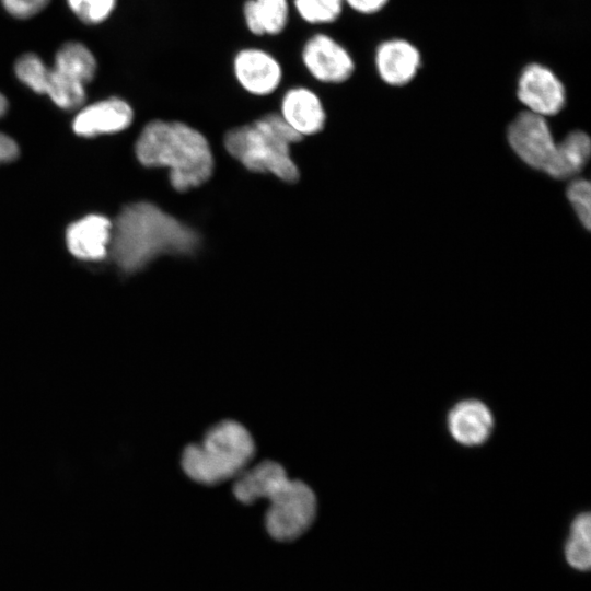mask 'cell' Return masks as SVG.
I'll list each match as a JSON object with an SVG mask.
<instances>
[{
  "mask_svg": "<svg viewBox=\"0 0 591 591\" xmlns=\"http://www.w3.org/2000/svg\"><path fill=\"white\" fill-rule=\"evenodd\" d=\"M517 96L526 111L543 117L554 116L566 104V88L551 68L531 62L520 72Z\"/></svg>",
  "mask_w": 591,
  "mask_h": 591,
  "instance_id": "cell-10",
  "label": "cell"
},
{
  "mask_svg": "<svg viewBox=\"0 0 591 591\" xmlns=\"http://www.w3.org/2000/svg\"><path fill=\"white\" fill-rule=\"evenodd\" d=\"M232 491L235 499L246 506L268 501L264 526L269 537L278 543L299 540L317 517L314 490L304 482L290 478L286 468L273 460L250 465L233 480Z\"/></svg>",
  "mask_w": 591,
  "mask_h": 591,
  "instance_id": "cell-1",
  "label": "cell"
},
{
  "mask_svg": "<svg viewBox=\"0 0 591 591\" xmlns=\"http://www.w3.org/2000/svg\"><path fill=\"white\" fill-rule=\"evenodd\" d=\"M134 109L119 97H109L82 108L73 119V131L82 137L118 132L132 123Z\"/></svg>",
  "mask_w": 591,
  "mask_h": 591,
  "instance_id": "cell-14",
  "label": "cell"
},
{
  "mask_svg": "<svg viewBox=\"0 0 591 591\" xmlns=\"http://www.w3.org/2000/svg\"><path fill=\"white\" fill-rule=\"evenodd\" d=\"M279 115L300 136L323 130L326 111L320 95L305 85H293L280 99Z\"/></svg>",
  "mask_w": 591,
  "mask_h": 591,
  "instance_id": "cell-13",
  "label": "cell"
},
{
  "mask_svg": "<svg viewBox=\"0 0 591 591\" xmlns=\"http://www.w3.org/2000/svg\"><path fill=\"white\" fill-rule=\"evenodd\" d=\"M112 224L108 253L125 273L138 271L165 254H195L200 245L193 228L148 201L126 206Z\"/></svg>",
  "mask_w": 591,
  "mask_h": 591,
  "instance_id": "cell-2",
  "label": "cell"
},
{
  "mask_svg": "<svg viewBox=\"0 0 591 591\" xmlns=\"http://www.w3.org/2000/svg\"><path fill=\"white\" fill-rule=\"evenodd\" d=\"M8 106L7 97L0 92V118L5 115Z\"/></svg>",
  "mask_w": 591,
  "mask_h": 591,
  "instance_id": "cell-26",
  "label": "cell"
},
{
  "mask_svg": "<svg viewBox=\"0 0 591 591\" xmlns=\"http://www.w3.org/2000/svg\"><path fill=\"white\" fill-rule=\"evenodd\" d=\"M147 167H165L179 193L199 187L212 175L215 160L208 139L179 120L154 119L141 130L135 147Z\"/></svg>",
  "mask_w": 591,
  "mask_h": 591,
  "instance_id": "cell-3",
  "label": "cell"
},
{
  "mask_svg": "<svg viewBox=\"0 0 591 591\" xmlns=\"http://www.w3.org/2000/svg\"><path fill=\"white\" fill-rule=\"evenodd\" d=\"M112 221L101 215H89L68 227L67 246L82 260L103 259L109 251Z\"/></svg>",
  "mask_w": 591,
  "mask_h": 591,
  "instance_id": "cell-15",
  "label": "cell"
},
{
  "mask_svg": "<svg viewBox=\"0 0 591 591\" xmlns=\"http://www.w3.org/2000/svg\"><path fill=\"white\" fill-rule=\"evenodd\" d=\"M590 138L586 132L580 130L570 132L557 143L555 161L548 175L565 179L579 174L590 158Z\"/></svg>",
  "mask_w": 591,
  "mask_h": 591,
  "instance_id": "cell-17",
  "label": "cell"
},
{
  "mask_svg": "<svg viewBox=\"0 0 591 591\" xmlns=\"http://www.w3.org/2000/svg\"><path fill=\"white\" fill-rule=\"evenodd\" d=\"M567 566L578 572L591 568V515L588 511L576 514L568 529L563 548Z\"/></svg>",
  "mask_w": 591,
  "mask_h": 591,
  "instance_id": "cell-18",
  "label": "cell"
},
{
  "mask_svg": "<svg viewBox=\"0 0 591 591\" xmlns=\"http://www.w3.org/2000/svg\"><path fill=\"white\" fill-rule=\"evenodd\" d=\"M49 68L36 54L20 56L14 65L18 79L36 93L45 94Z\"/></svg>",
  "mask_w": 591,
  "mask_h": 591,
  "instance_id": "cell-20",
  "label": "cell"
},
{
  "mask_svg": "<svg viewBox=\"0 0 591 591\" xmlns=\"http://www.w3.org/2000/svg\"><path fill=\"white\" fill-rule=\"evenodd\" d=\"M290 0H245L242 16L245 28L254 36H278L290 20Z\"/></svg>",
  "mask_w": 591,
  "mask_h": 591,
  "instance_id": "cell-16",
  "label": "cell"
},
{
  "mask_svg": "<svg viewBox=\"0 0 591 591\" xmlns=\"http://www.w3.org/2000/svg\"><path fill=\"white\" fill-rule=\"evenodd\" d=\"M541 115L530 111L519 113L508 127V142L529 166L549 173L555 161L557 143L549 126Z\"/></svg>",
  "mask_w": 591,
  "mask_h": 591,
  "instance_id": "cell-8",
  "label": "cell"
},
{
  "mask_svg": "<svg viewBox=\"0 0 591 591\" xmlns=\"http://www.w3.org/2000/svg\"><path fill=\"white\" fill-rule=\"evenodd\" d=\"M255 453L248 429L237 420L224 419L208 428L199 442L183 449L181 466L193 482L216 486L234 480L251 465Z\"/></svg>",
  "mask_w": 591,
  "mask_h": 591,
  "instance_id": "cell-5",
  "label": "cell"
},
{
  "mask_svg": "<svg viewBox=\"0 0 591 591\" xmlns=\"http://www.w3.org/2000/svg\"><path fill=\"white\" fill-rule=\"evenodd\" d=\"M300 60L309 76L323 84L345 83L356 71L355 59L347 47L324 32H316L304 40Z\"/></svg>",
  "mask_w": 591,
  "mask_h": 591,
  "instance_id": "cell-7",
  "label": "cell"
},
{
  "mask_svg": "<svg viewBox=\"0 0 591 591\" xmlns=\"http://www.w3.org/2000/svg\"><path fill=\"white\" fill-rule=\"evenodd\" d=\"M590 183L587 179H576L567 188V198L570 201L582 225L589 230L591 221Z\"/></svg>",
  "mask_w": 591,
  "mask_h": 591,
  "instance_id": "cell-22",
  "label": "cell"
},
{
  "mask_svg": "<svg viewBox=\"0 0 591 591\" xmlns=\"http://www.w3.org/2000/svg\"><path fill=\"white\" fill-rule=\"evenodd\" d=\"M67 3L82 22L99 24L111 15L116 0H67Z\"/></svg>",
  "mask_w": 591,
  "mask_h": 591,
  "instance_id": "cell-21",
  "label": "cell"
},
{
  "mask_svg": "<svg viewBox=\"0 0 591 591\" xmlns=\"http://www.w3.org/2000/svg\"><path fill=\"white\" fill-rule=\"evenodd\" d=\"M495 417L482 401L466 398L454 404L447 415V429L454 441L464 447L484 444L491 436Z\"/></svg>",
  "mask_w": 591,
  "mask_h": 591,
  "instance_id": "cell-11",
  "label": "cell"
},
{
  "mask_svg": "<svg viewBox=\"0 0 591 591\" xmlns=\"http://www.w3.org/2000/svg\"><path fill=\"white\" fill-rule=\"evenodd\" d=\"M231 70L237 85L253 96L275 93L283 80V67L269 50L257 46L237 49L231 61Z\"/></svg>",
  "mask_w": 591,
  "mask_h": 591,
  "instance_id": "cell-9",
  "label": "cell"
},
{
  "mask_svg": "<svg viewBox=\"0 0 591 591\" xmlns=\"http://www.w3.org/2000/svg\"><path fill=\"white\" fill-rule=\"evenodd\" d=\"M345 7L361 15H372L382 11L389 0H344Z\"/></svg>",
  "mask_w": 591,
  "mask_h": 591,
  "instance_id": "cell-24",
  "label": "cell"
},
{
  "mask_svg": "<svg viewBox=\"0 0 591 591\" xmlns=\"http://www.w3.org/2000/svg\"><path fill=\"white\" fill-rule=\"evenodd\" d=\"M373 60L379 78L391 86L408 84L421 67L419 49L404 38L381 42L374 50Z\"/></svg>",
  "mask_w": 591,
  "mask_h": 591,
  "instance_id": "cell-12",
  "label": "cell"
},
{
  "mask_svg": "<svg viewBox=\"0 0 591 591\" xmlns=\"http://www.w3.org/2000/svg\"><path fill=\"white\" fill-rule=\"evenodd\" d=\"M301 140L302 136L275 112L234 127L223 136L227 152L246 170L270 173L287 183H294L300 177L291 147Z\"/></svg>",
  "mask_w": 591,
  "mask_h": 591,
  "instance_id": "cell-4",
  "label": "cell"
},
{
  "mask_svg": "<svg viewBox=\"0 0 591 591\" xmlns=\"http://www.w3.org/2000/svg\"><path fill=\"white\" fill-rule=\"evenodd\" d=\"M96 72V59L92 51L78 42L63 44L55 55L49 68L45 94L63 109H73L85 100V84Z\"/></svg>",
  "mask_w": 591,
  "mask_h": 591,
  "instance_id": "cell-6",
  "label": "cell"
},
{
  "mask_svg": "<svg viewBox=\"0 0 591 591\" xmlns=\"http://www.w3.org/2000/svg\"><path fill=\"white\" fill-rule=\"evenodd\" d=\"M296 14L309 25L337 22L345 9L344 0H291Z\"/></svg>",
  "mask_w": 591,
  "mask_h": 591,
  "instance_id": "cell-19",
  "label": "cell"
},
{
  "mask_svg": "<svg viewBox=\"0 0 591 591\" xmlns=\"http://www.w3.org/2000/svg\"><path fill=\"white\" fill-rule=\"evenodd\" d=\"M19 154L16 142L8 135L0 132V164L14 160Z\"/></svg>",
  "mask_w": 591,
  "mask_h": 591,
  "instance_id": "cell-25",
  "label": "cell"
},
{
  "mask_svg": "<svg viewBox=\"0 0 591 591\" xmlns=\"http://www.w3.org/2000/svg\"><path fill=\"white\" fill-rule=\"evenodd\" d=\"M50 0H1L4 9L14 18L27 19L42 11Z\"/></svg>",
  "mask_w": 591,
  "mask_h": 591,
  "instance_id": "cell-23",
  "label": "cell"
}]
</instances>
